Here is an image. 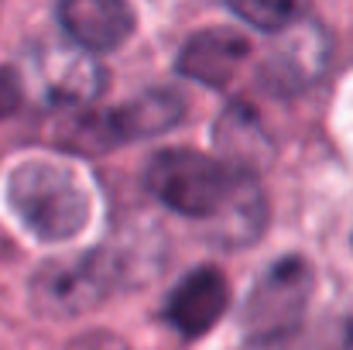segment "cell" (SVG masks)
Listing matches in <instances>:
<instances>
[{
	"mask_svg": "<svg viewBox=\"0 0 353 350\" xmlns=\"http://www.w3.org/2000/svg\"><path fill=\"white\" fill-rule=\"evenodd\" d=\"M243 175V168L227 165L223 158H210L192 148H168L148 162L144 182L148 193L168 210L210 224L230 203Z\"/></svg>",
	"mask_w": 353,
	"mask_h": 350,
	"instance_id": "2",
	"label": "cell"
},
{
	"mask_svg": "<svg viewBox=\"0 0 353 350\" xmlns=\"http://www.w3.org/2000/svg\"><path fill=\"white\" fill-rule=\"evenodd\" d=\"M21 104V79L14 69H0V117H10Z\"/></svg>",
	"mask_w": 353,
	"mask_h": 350,
	"instance_id": "15",
	"label": "cell"
},
{
	"mask_svg": "<svg viewBox=\"0 0 353 350\" xmlns=\"http://www.w3.org/2000/svg\"><path fill=\"white\" fill-rule=\"evenodd\" d=\"M0 10H3V0H0Z\"/></svg>",
	"mask_w": 353,
	"mask_h": 350,
	"instance_id": "16",
	"label": "cell"
},
{
	"mask_svg": "<svg viewBox=\"0 0 353 350\" xmlns=\"http://www.w3.org/2000/svg\"><path fill=\"white\" fill-rule=\"evenodd\" d=\"M55 17L69 41L93 55L120 48L134 31V10L127 0H59Z\"/></svg>",
	"mask_w": 353,
	"mask_h": 350,
	"instance_id": "8",
	"label": "cell"
},
{
	"mask_svg": "<svg viewBox=\"0 0 353 350\" xmlns=\"http://www.w3.org/2000/svg\"><path fill=\"white\" fill-rule=\"evenodd\" d=\"M110 114H114V127H117V137L123 144V141L151 137V134H161V130L175 127L185 114V100L175 90H151V93L123 104Z\"/></svg>",
	"mask_w": 353,
	"mask_h": 350,
	"instance_id": "12",
	"label": "cell"
},
{
	"mask_svg": "<svg viewBox=\"0 0 353 350\" xmlns=\"http://www.w3.org/2000/svg\"><path fill=\"white\" fill-rule=\"evenodd\" d=\"M330 59H333V41L326 28L299 21L278 31L274 45L261 62V79L274 93H299L309 90L330 69Z\"/></svg>",
	"mask_w": 353,
	"mask_h": 350,
	"instance_id": "5",
	"label": "cell"
},
{
	"mask_svg": "<svg viewBox=\"0 0 353 350\" xmlns=\"http://www.w3.org/2000/svg\"><path fill=\"white\" fill-rule=\"evenodd\" d=\"M264 224H268V203H264L257 175L247 172L230 196V203L220 210V217L210 220V231H213V240L223 247H247L261 237Z\"/></svg>",
	"mask_w": 353,
	"mask_h": 350,
	"instance_id": "11",
	"label": "cell"
},
{
	"mask_svg": "<svg viewBox=\"0 0 353 350\" xmlns=\"http://www.w3.org/2000/svg\"><path fill=\"white\" fill-rule=\"evenodd\" d=\"M278 350H353V320L330 316L316 327H299L285 340H278Z\"/></svg>",
	"mask_w": 353,
	"mask_h": 350,
	"instance_id": "14",
	"label": "cell"
},
{
	"mask_svg": "<svg viewBox=\"0 0 353 350\" xmlns=\"http://www.w3.org/2000/svg\"><path fill=\"white\" fill-rule=\"evenodd\" d=\"M230 7L250 28L278 35V31H285V28H292L305 17L309 0H230Z\"/></svg>",
	"mask_w": 353,
	"mask_h": 350,
	"instance_id": "13",
	"label": "cell"
},
{
	"mask_svg": "<svg viewBox=\"0 0 353 350\" xmlns=\"http://www.w3.org/2000/svg\"><path fill=\"white\" fill-rule=\"evenodd\" d=\"M14 217L38 240H72L90 220V193L76 172L48 162H24L7 179Z\"/></svg>",
	"mask_w": 353,
	"mask_h": 350,
	"instance_id": "1",
	"label": "cell"
},
{
	"mask_svg": "<svg viewBox=\"0 0 353 350\" xmlns=\"http://www.w3.org/2000/svg\"><path fill=\"white\" fill-rule=\"evenodd\" d=\"M316 275L305 257H281L274 261L250 289L240 323L250 344H278L302 327V316L312 299Z\"/></svg>",
	"mask_w": 353,
	"mask_h": 350,
	"instance_id": "3",
	"label": "cell"
},
{
	"mask_svg": "<svg viewBox=\"0 0 353 350\" xmlns=\"http://www.w3.org/2000/svg\"><path fill=\"white\" fill-rule=\"evenodd\" d=\"M230 306V285L220 268H196L189 271L165 302V323H172L182 337L196 340L210 333Z\"/></svg>",
	"mask_w": 353,
	"mask_h": 350,
	"instance_id": "7",
	"label": "cell"
},
{
	"mask_svg": "<svg viewBox=\"0 0 353 350\" xmlns=\"http://www.w3.org/2000/svg\"><path fill=\"white\" fill-rule=\"evenodd\" d=\"M250 41L234 28H206L196 31L179 52V72L203 83V86H227L236 76L240 62L247 59Z\"/></svg>",
	"mask_w": 353,
	"mask_h": 350,
	"instance_id": "9",
	"label": "cell"
},
{
	"mask_svg": "<svg viewBox=\"0 0 353 350\" xmlns=\"http://www.w3.org/2000/svg\"><path fill=\"white\" fill-rule=\"evenodd\" d=\"M34 79L48 104L79 110L103 93L107 69L93 55H86V48H79V45L76 48L48 45L34 55Z\"/></svg>",
	"mask_w": 353,
	"mask_h": 350,
	"instance_id": "6",
	"label": "cell"
},
{
	"mask_svg": "<svg viewBox=\"0 0 353 350\" xmlns=\"http://www.w3.org/2000/svg\"><path fill=\"white\" fill-rule=\"evenodd\" d=\"M213 137H216V148H220V158L234 168H243V172H254L261 165L271 162L274 148L264 134V127L257 124V117L250 114L247 107H227L216 127H213Z\"/></svg>",
	"mask_w": 353,
	"mask_h": 350,
	"instance_id": "10",
	"label": "cell"
},
{
	"mask_svg": "<svg viewBox=\"0 0 353 350\" xmlns=\"http://www.w3.org/2000/svg\"><path fill=\"white\" fill-rule=\"evenodd\" d=\"M120 257L114 251H86L79 257L48 261L31 282L34 309L55 320H69L100 306L120 285Z\"/></svg>",
	"mask_w": 353,
	"mask_h": 350,
	"instance_id": "4",
	"label": "cell"
}]
</instances>
